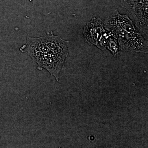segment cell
<instances>
[{"instance_id":"obj_1","label":"cell","mask_w":148,"mask_h":148,"mask_svg":"<svg viewBox=\"0 0 148 148\" xmlns=\"http://www.w3.org/2000/svg\"><path fill=\"white\" fill-rule=\"evenodd\" d=\"M104 26L115 36L119 50L127 52L148 53V41L135 27L128 14L118 12L104 21Z\"/></svg>"},{"instance_id":"obj_2","label":"cell","mask_w":148,"mask_h":148,"mask_svg":"<svg viewBox=\"0 0 148 148\" xmlns=\"http://www.w3.org/2000/svg\"><path fill=\"white\" fill-rule=\"evenodd\" d=\"M68 55L49 52L43 54L36 63L40 68L46 69L58 81L60 72L64 67V63Z\"/></svg>"},{"instance_id":"obj_3","label":"cell","mask_w":148,"mask_h":148,"mask_svg":"<svg viewBox=\"0 0 148 148\" xmlns=\"http://www.w3.org/2000/svg\"><path fill=\"white\" fill-rule=\"evenodd\" d=\"M106 30L104 21L100 18L93 17L84 28L83 35L88 45L96 46Z\"/></svg>"},{"instance_id":"obj_4","label":"cell","mask_w":148,"mask_h":148,"mask_svg":"<svg viewBox=\"0 0 148 148\" xmlns=\"http://www.w3.org/2000/svg\"><path fill=\"white\" fill-rule=\"evenodd\" d=\"M106 49L110 51L115 57H116L119 54V49L118 42L116 38L113 34L112 33L107 42Z\"/></svg>"}]
</instances>
